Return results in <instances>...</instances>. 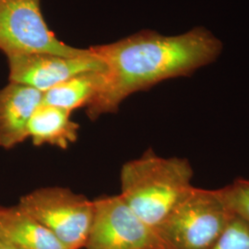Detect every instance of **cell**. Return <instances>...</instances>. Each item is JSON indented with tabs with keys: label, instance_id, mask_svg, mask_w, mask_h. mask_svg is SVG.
<instances>
[{
	"label": "cell",
	"instance_id": "5b68a950",
	"mask_svg": "<svg viewBox=\"0 0 249 249\" xmlns=\"http://www.w3.org/2000/svg\"><path fill=\"white\" fill-rule=\"evenodd\" d=\"M0 50L7 56L52 53L81 56L89 49L72 47L56 38L43 16L40 0H0Z\"/></svg>",
	"mask_w": 249,
	"mask_h": 249
},
{
	"label": "cell",
	"instance_id": "9c48e42d",
	"mask_svg": "<svg viewBox=\"0 0 249 249\" xmlns=\"http://www.w3.org/2000/svg\"><path fill=\"white\" fill-rule=\"evenodd\" d=\"M0 240L18 249H67L51 231L18 205L0 207Z\"/></svg>",
	"mask_w": 249,
	"mask_h": 249
},
{
	"label": "cell",
	"instance_id": "7c38bea8",
	"mask_svg": "<svg viewBox=\"0 0 249 249\" xmlns=\"http://www.w3.org/2000/svg\"><path fill=\"white\" fill-rule=\"evenodd\" d=\"M217 190L233 217L249 225V179H234Z\"/></svg>",
	"mask_w": 249,
	"mask_h": 249
},
{
	"label": "cell",
	"instance_id": "ba28073f",
	"mask_svg": "<svg viewBox=\"0 0 249 249\" xmlns=\"http://www.w3.org/2000/svg\"><path fill=\"white\" fill-rule=\"evenodd\" d=\"M43 92L15 82L0 89V147L12 149L29 139L28 124Z\"/></svg>",
	"mask_w": 249,
	"mask_h": 249
},
{
	"label": "cell",
	"instance_id": "277c9868",
	"mask_svg": "<svg viewBox=\"0 0 249 249\" xmlns=\"http://www.w3.org/2000/svg\"><path fill=\"white\" fill-rule=\"evenodd\" d=\"M18 207L43 224L67 249L85 247L94 203L65 187H43L22 196Z\"/></svg>",
	"mask_w": 249,
	"mask_h": 249
},
{
	"label": "cell",
	"instance_id": "5bb4252c",
	"mask_svg": "<svg viewBox=\"0 0 249 249\" xmlns=\"http://www.w3.org/2000/svg\"><path fill=\"white\" fill-rule=\"evenodd\" d=\"M0 249H18L4 241L0 240Z\"/></svg>",
	"mask_w": 249,
	"mask_h": 249
},
{
	"label": "cell",
	"instance_id": "8992f818",
	"mask_svg": "<svg viewBox=\"0 0 249 249\" xmlns=\"http://www.w3.org/2000/svg\"><path fill=\"white\" fill-rule=\"evenodd\" d=\"M86 249H166L154 228L144 223L120 195L93 200Z\"/></svg>",
	"mask_w": 249,
	"mask_h": 249
},
{
	"label": "cell",
	"instance_id": "52a82bcc",
	"mask_svg": "<svg viewBox=\"0 0 249 249\" xmlns=\"http://www.w3.org/2000/svg\"><path fill=\"white\" fill-rule=\"evenodd\" d=\"M7 57L9 82L26 85L43 93L77 75L106 71L104 62L90 49L88 54L73 57L43 53Z\"/></svg>",
	"mask_w": 249,
	"mask_h": 249
},
{
	"label": "cell",
	"instance_id": "30bf717a",
	"mask_svg": "<svg viewBox=\"0 0 249 249\" xmlns=\"http://www.w3.org/2000/svg\"><path fill=\"white\" fill-rule=\"evenodd\" d=\"M71 111L41 104L31 116L28 136L36 146L51 145L66 150L79 138L80 125L71 118Z\"/></svg>",
	"mask_w": 249,
	"mask_h": 249
},
{
	"label": "cell",
	"instance_id": "7a4b0ae2",
	"mask_svg": "<svg viewBox=\"0 0 249 249\" xmlns=\"http://www.w3.org/2000/svg\"><path fill=\"white\" fill-rule=\"evenodd\" d=\"M193 168L180 157H161L152 150L125 162L120 172L124 202L156 229L193 188Z\"/></svg>",
	"mask_w": 249,
	"mask_h": 249
},
{
	"label": "cell",
	"instance_id": "3957f363",
	"mask_svg": "<svg viewBox=\"0 0 249 249\" xmlns=\"http://www.w3.org/2000/svg\"><path fill=\"white\" fill-rule=\"evenodd\" d=\"M232 218L217 189L193 187L155 230L166 249H208Z\"/></svg>",
	"mask_w": 249,
	"mask_h": 249
},
{
	"label": "cell",
	"instance_id": "8fae6325",
	"mask_svg": "<svg viewBox=\"0 0 249 249\" xmlns=\"http://www.w3.org/2000/svg\"><path fill=\"white\" fill-rule=\"evenodd\" d=\"M105 82V71L82 73L44 92L43 104L71 112L81 107L87 108L100 94Z\"/></svg>",
	"mask_w": 249,
	"mask_h": 249
},
{
	"label": "cell",
	"instance_id": "4fadbf2b",
	"mask_svg": "<svg viewBox=\"0 0 249 249\" xmlns=\"http://www.w3.org/2000/svg\"><path fill=\"white\" fill-rule=\"evenodd\" d=\"M208 249H249V225L233 217L223 234Z\"/></svg>",
	"mask_w": 249,
	"mask_h": 249
},
{
	"label": "cell",
	"instance_id": "6da1fadb",
	"mask_svg": "<svg viewBox=\"0 0 249 249\" xmlns=\"http://www.w3.org/2000/svg\"><path fill=\"white\" fill-rule=\"evenodd\" d=\"M89 49L106 66L105 86L87 107V115L94 120L116 112L124 99L135 92L163 80L191 76L215 62L223 45L208 29L196 27L177 36L146 30Z\"/></svg>",
	"mask_w": 249,
	"mask_h": 249
}]
</instances>
